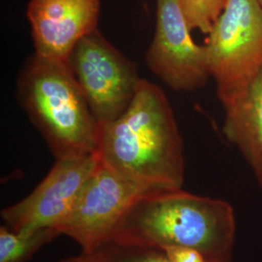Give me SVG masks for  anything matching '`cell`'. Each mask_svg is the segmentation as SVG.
<instances>
[{"label":"cell","instance_id":"1","mask_svg":"<svg viewBox=\"0 0 262 262\" xmlns=\"http://www.w3.org/2000/svg\"><path fill=\"white\" fill-rule=\"evenodd\" d=\"M99 161L125 178L159 190L183 188L184 144L168 98L141 79L128 108L100 125Z\"/></svg>","mask_w":262,"mask_h":262},{"label":"cell","instance_id":"2","mask_svg":"<svg viewBox=\"0 0 262 262\" xmlns=\"http://www.w3.org/2000/svg\"><path fill=\"white\" fill-rule=\"evenodd\" d=\"M236 236L232 206L181 189L142 197L128 209L110 241L164 250L191 248L211 262H231Z\"/></svg>","mask_w":262,"mask_h":262},{"label":"cell","instance_id":"3","mask_svg":"<svg viewBox=\"0 0 262 262\" xmlns=\"http://www.w3.org/2000/svg\"><path fill=\"white\" fill-rule=\"evenodd\" d=\"M17 84L19 103L56 160L96 152L100 124L67 62L33 54Z\"/></svg>","mask_w":262,"mask_h":262},{"label":"cell","instance_id":"4","mask_svg":"<svg viewBox=\"0 0 262 262\" xmlns=\"http://www.w3.org/2000/svg\"><path fill=\"white\" fill-rule=\"evenodd\" d=\"M204 46L211 78L225 108L262 69V8L256 0H227Z\"/></svg>","mask_w":262,"mask_h":262},{"label":"cell","instance_id":"5","mask_svg":"<svg viewBox=\"0 0 262 262\" xmlns=\"http://www.w3.org/2000/svg\"><path fill=\"white\" fill-rule=\"evenodd\" d=\"M67 64L100 125L117 120L128 108L142 79L137 66L98 28L77 43Z\"/></svg>","mask_w":262,"mask_h":262},{"label":"cell","instance_id":"6","mask_svg":"<svg viewBox=\"0 0 262 262\" xmlns=\"http://www.w3.org/2000/svg\"><path fill=\"white\" fill-rule=\"evenodd\" d=\"M160 191L165 190L125 178L99 161L73 209L56 229L79 244L82 252L93 253L110 241L114 229L134 203Z\"/></svg>","mask_w":262,"mask_h":262},{"label":"cell","instance_id":"7","mask_svg":"<svg viewBox=\"0 0 262 262\" xmlns=\"http://www.w3.org/2000/svg\"><path fill=\"white\" fill-rule=\"evenodd\" d=\"M146 62L175 92L196 91L211 78L206 48L193 40L179 0H158L156 31Z\"/></svg>","mask_w":262,"mask_h":262},{"label":"cell","instance_id":"8","mask_svg":"<svg viewBox=\"0 0 262 262\" xmlns=\"http://www.w3.org/2000/svg\"><path fill=\"white\" fill-rule=\"evenodd\" d=\"M98 162L96 154L57 159L30 194L1 211L5 225L19 233L56 228L73 209Z\"/></svg>","mask_w":262,"mask_h":262},{"label":"cell","instance_id":"9","mask_svg":"<svg viewBox=\"0 0 262 262\" xmlns=\"http://www.w3.org/2000/svg\"><path fill=\"white\" fill-rule=\"evenodd\" d=\"M100 0H30L27 16L34 54L67 62L77 43L97 29Z\"/></svg>","mask_w":262,"mask_h":262},{"label":"cell","instance_id":"10","mask_svg":"<svg viewBox=\"0 0 262 262\" xmlns=\"http://www.w3.org/2000/svg\"><path fill=\"white\" fill-rule=\"evenodd\" d=\"M224 109L225 138L239 149L262 187V69L241 98Z\"/></svg>","mask_w":262,"mask_h":262},{"label":"cell","instance_id":"11","mask_svg":"<svg viewBox=\"0 0 262 262\" xmlns=\"http://www.w3.org/2000/svg\"><path fill=\"white\" fill-rule=\"evenodd\" d=\"M60 233L56 228H43L19 233L7 225L0 227V262H28L45 245Z\"/></svg>","mask_w":262,"mask_h":262},{"label":"cell","instance_id":"12","mask_svg":"<svg viewBox=\"0 0 262 262\" xmlns=\"http://www.w3.org/2000/svg\"><path fill=\"white\" fill-rule=\"evenodd\" d=\"M93 253L98 262H172L162 250L108 241Z\"/></svg>","mask_w":262,"mask_h":262},{"label":"cell","instance_id":"13","mask_svg":"<svg viewBox=\"0 0 262 262\" xmlns=\"http://www.w3.org/2000/svg\"><path fill=\"white\" fill-rule=\"evenodd\" d=\"M172 262H211L196 250L185 247H172L162 250Z\"/></svg>","mask_w":262,"mask_h":262},{"label":"cell","instance_id":"14","mask_svg":"<svg viewBox=\"0 0 262 262\" xmlns=\"http://www.w3.org/2000/svg\"><path fill=\"white\" fill-rule=\"evenodd\" d=\"M58 262H98L93 253L82 252L79 255L71 256Z\"/></svg>","mask_w":262,"mask_h":262},{"label":"cell","instance_id":"15","mask_svg":"<svg viewBox=\"0 0 262 262\" xmlns=\"http://www.w3.org/2000/svg\"><path fill=\"white\" fill-rule=\"evenodd\" d=\"M256 1H257V2H258V4H259V5H260V6H261V8H262V0H256Z\"/></svg>","mask_w":262,"mask_h":262}]
</instances>
